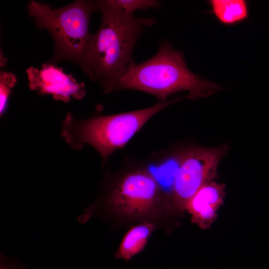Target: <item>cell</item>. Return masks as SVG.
<instances>
[{"label": "cell", "instance_id": "9", "mask_svg": "<svg viewBox=\"0 0 269 269\" xmlns=\"http://www.w3.org/2000/svg\"><path fill=\"white\" fill-rule=\"evenodd\" d=\"M212 13L224 25H233L247 19L249 15L248 3L244 0H211Z\"/></svg>", "mask_w": 269, "mask_h": 269}, {"label": "cell", "instance_id": "13", "mask_svg": "<svg viewBox=\"0 0 269 269\" xmlns=\"http://www.w3.org/2000/svg\"><path fill=\"white\" fill-rule=\"evenodd\" d=\"M0 269H14L10 267H8L6 265H4L3 264L1 263Z\"/></svg>", "mask_w": 269, "mask_h": 269}, {"label": "cell", "instance_id": "8", "mask_svg": "<svg viewBox=\"0 0 269 269\" xmlns=\"http://www.w3.org/2000/svg\"><path fill=\"white\" fill-rule=\"evenodd\" d=\"M225 189L224 183L215 180L203 185L186 205L192 222L202 229L210 228L217 218V211L224 204Z\"/></svg>", "mask_w": 269, "mask_h": 269}, {"label": "cell", "instance_id": "10", "mask_svg": "<svg viewBox=\"0 0 269 269\" xmlns=\"http://www.w3.org/2000/svg\"><path fill=\"white\" fill-rule=\"evenodd\" d=\"M153 229V226L151 223H144L131 228L124 237L116 257L129 260L139 253L146 245Z\"/></svg>", "mask_w": 269, "mask_h": 269}, {"label": "cell", "instance_id": "3", "mask_svg": "<svg viewBox=\"0 0 269 269\" xmlns=\"http://www.w3.org/2000/svg\"><path fill=\"white\" fill-rule=\"evenodd\" d=\"M184 99L161 101L143 109L108 116L96 115L85 119H78L69 112L62 123L61 134L74 150L82 149L85 144L92 145L104 164L112 152L124 147L153 116Z\"/></svg>", "mask_w": 269, "mask_h": 269}, {"label": "cell", "instance_id": "11", "mask_svg": "<svg viewBox=\"0 0 269 269\" xmlns=\"http://www.w3.org/2000/svg\"><path fill=\"white\" fill-rule=\"evenodd\" d=\"M111 5L119 9L123 12L133 15L137 10H145L149 8H156L160 2L155 0H108Z\"/></svg>", "mask_w": 269, "mask_h": 269}, {"label": "cell", "instance_id": "6", "mask_svg": "<svg viewBox=\"0 0 269 269\" xmlns=\"http://www.w3.org/2000/svg\"><path fill=\"white\" fill-rule=\"evenodd\" d=\"M154 178L145 171H135L126 175L111 193L109 206L128 214L146 212L154 204L158 194Z\"/></svg>", "mask_w": 269, "mask_h": 269}, {"label": "cell", "instance_id": "7", "mask_svg": "<svg viewBox=\"0 0 269 269\" xmlns=\"http://www.w3.org/2000/svg\"><path fill=\"white\" fill-rule=\"evenodd\" d=\"M29 88L39 95H51L54 100L65 103L72 98L81 100L86 95L85 85L79 83L71 74L50 63L40 69L30 66L26 70Z\"/></svg>", "mask_w": 269, "mask_h": 269}, {"label": "cell", "instance_id": "5", "mask_svg": "<svg viewBox=\"0 0 269 269\" xmlns=\"http://www.w3.org/2000/svg\"><path fill=\"white\" fill-rule=\"evenodd\" d=\"M228 151L226 144L183 151L172 188L175 200L181 208L185 209L203 185L218 177L219 165Z\"/></svg>", "mask_w": 269, "mask_h": 269}, {"label": "cell", "instance_id": "4", "mask_svg": "<svg viewBox=\"0 0 269 269\" xmlns=\"http://www.w3.org/2000/svg\"><path fill=\"white\" fill-rule=\"evenodd\" d=\"M29 15L40 29H46L55 45L53 61L66 60L80 64L91 33L89 24L95 1L76 0L59 8L31 1L27 5Z\"/></svg>", "mask_w": 269, "mask_h": 269}, {"label": "cell", "instance_id": "12", "mask_svg": "<svg viewBox=\"0 0 269 269\" xmlns=\"http://www.w3.org/2000/svg\"><path fill=\"white\" fill-rule=\"evenodd\" d=\"M17 82L15 75L11 72L0 71V114L1 116L5 112L8 99L12 88Z\"/></svg>", "mask_w": 269, "mask_h": 269}, {"label": "cell", "instance_id": "1", "mask_svg": "<svg viewBox=\"0 0 269 269\" xmlns=\"http://www.w3.org/2000/svg\"><path fill=\"white\" fill-rule=\"evenodd\" d=\"M96 4L102 12L101 25L91 34L79 65L105 91L133 61L135 43L144 28L153 25L155 18L126 14L107 0L96 1Z\"/></svg>", "mask_w": 269, "mask_h": 269}, {"label": "cell", "instance_id": "2", "mask_svg": "<svg viewBox=\"0 0 269 269\" xmlns=\"http://www.w3.org/2000/svg\"><path fill=\"white\" fill-rule=\"evenodd\" d=\"M126 89L141 91L164 101L168 96L184 91L188 92L191 99L206 98L222 87L192 73L183 54L165 42L146 61L140 64L133 61L104 92Z\"/></svg>", "mask_w": 269, "mask_h": 269}]
</instances>
